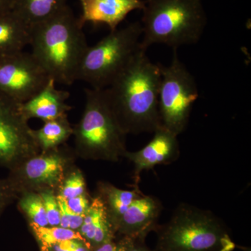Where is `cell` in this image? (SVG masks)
Returning <instances> with one entry per match:
<instances>
[{
	"label": "cell",
	"mask_w": 251,
	"mask_h": 251,
	"mask_svg": "<svg viewBox=\"0 0 251 251\" xmlns=\"http://www.w3.org/2000/svg\"><path fill=\"white\" fill-rule=\"evenodd\" d=\"M160 63L140 49L106 90L112 110L126 134L153 133L162 126L158 95Z\"/></svg>",
	"instance_id": "6da1fadb"
},
{
	"label": "cell",
	"mask_w": 251,
	"mask_h": 251,
	"mask_svg": "<svg viewBox=\"0 0 251 251\" xmlns=\"http://www.w3.org/2000/svg\"><path fill=\"white\" fill-rule=\"evenodd\" d=\"M83 26L68 5L31 27V52L56 83L72 85L88 49Z\"/></svg>",
	"instance_id": "7a4b0ae2"
},
{
	"label": "cell",
	"mask_w": 251,
	"mask_h": 251,
	"mask_svg": "<svg viewBox=\"0 0 251 251\" xmlns=\"http://www.w3.org/2000/svg\"><path fill=\"white\" fill-rule=\"evenodd\" d=\"M143 11L140 48L145 51L154 44L177 50L197 44L206 24L201 0H146Z\"/></svg>",
	"instance_id": "3957f363"
},
{
	"label": "cell",
	"mask_w": 251,
	"mask_h": 251,
	"mask_svg": "<svg viewBox=\"0 0 251 251\" xmlns=\"http://www.w3.org/2000/svg\"><path fill=\"white\" fill-rule=\"evenodd\" d=\"M80 121L73 127L77 154L85 159L120 161L125 157L126 133L112 110L106 90L86 89Z\"/></svg>",
	"instance_id": "277c9868"
},
{
	"label": "cell",
	"mask_w": 251,
	"mask_h": 251,
	"mask_svg": "<svg viewBox=\"0 0 251 251\" xmlns=\"http://www.w3.org/2000/svg\"><path fill=\"white\" fill-rule=\"evenodd\" d=\"M234 248L219 218L183 203L160 228L156 251H232Z\"/></svg>",
	"instance_id": "5b68a950"
},
{
	"label": "cell",
	"mask_w": 251,
	"mask_h": 251,
	"mask_svg": "<svg viewBox=\"0 0 251 251\" xmlns=\"http://www.w3.org/2000/svg\"><path fill=\"white\" fill-rule=\"evenodd\" d=\"M142 36L141 23L136 21L110 31L97 44L89 46L81 62L77 80L87 82L93 89L108 88L141 49Z\"/></svg>",
	"instance_id": "8992f818"
},
{
	"label": "cell",
	"mask_w": 251,
	"mask_h": 251,
	"mask_svg": "<svg viewBox=\"0 0 251 251\" xmlns=\"http://www.w3.org/2000/svg\"><path fill=\"white\" fill-rule=\"evenodd\" d=\"M173 60L161 67L158 109L162 126L178 135L186 130L193 105L199 97L196 80L173 50Z\"/></svg>",
	"instance_id": "52a82bcc"
},
{
	"label": "cell",
	"mask_w": 251,
	"mask_h": 251,
	"mask_svg": "<svg viewBox=\"0 0 251 251\" xmlns=\"http://www.w3.org/2000/svg\"><path fill=\"white\" fill-rule=\"evenodd\" d=\"M21 103L0 91V168L14 169L41 152Z\"/></svg>",
	"instance_id": "ba28073f"
},
{
	"label": "cell",
	"mask_w": 251,
	"mask_h": 251,
	"mask_svg": "<svg viewBox=\"0 0 251 251\" xmlns=\"http://www.w3.org/2000/svg\"><path fill=\"white\" fill-rule=\"evenodd\" d=\"M69 156L59 148L41 151L11 170L7 178L19 196L27 191H52L57 194L72 166Z\"/></svg>",
	"instance_id": "9c48e42d"
},
{
	"label": "cell",
	"mask_w": 251,
	"mask_h": 251,
	"mask_svg": "<svg viewBox=\"0 0 251 251\" xmlns=\"http://www.w3.org/2000/svg\"><path fill=\"white\" fill-rule=\"evenodd\" d=\"M50 78L31 53L22 51L0 57V91L18 103L34 97Z\"/></svg>",
	"instance_id": "30bf717a"
},
{
	"label": "cell",
	"mask_w": 251,
	"mask_h": 251,
	"mask_svg": "<svg viewBox=\"0 0 251 251\" xmlns=\"http://www.w3.org/2000/svg\"><path fill=\"white\" fill-rule=\"evenodd\" d=\"M154 135L142 150L135 152L127 151L125 157L134 164V180L138 185L140 173L152 169L157 165L168 164L177 159L179 156L178 135L163 126L153 132Z\"/></svg>",
	"instance_id": "8fae6325"
},
{
	"label": "cell",
	"mask_w": 251,
	"mask_h": 251,
	"mask_svg": "<svg viewBox=\"0 0 251 251\" xmlns=\"http://www.w3.org/2000/svg\"><path fill=\"white\" fill-rule=\"evenodd\" d=\"M163 206L157 198L142 195L114 225L115 232L125 237L144 238L156 227Z\"/></svg>",
	"instance_id": "7c38bea8"
},
{
	"label": "cell",
	"mask_w": 251,
	"mask_h": 251,
	"mask_svg": "<svg viewBox=\"0 0 251 251\" xmlns=\"http://www.w3.org/2000/svg\"><path fill=\"white\" fill-rule=\"evenodd\" d=\"M82 14L78 18L82 26L87 23L105 24L110 31L116 30L128 14L135 10H143V0H79Z\"/></svg>",
	"instance_id": "4fadbf2b"
},
{
	"label": "cell",
	"mask_w": 251,
	"mask_h": 251,
	"mask_svg": "<svg viewBox=\"0 0 251 251\" xmlns=\"http://www.w3.org/2000/svg\"><path fill=\"white\" fill-rule=\"evenodd\" d=\"M70 93L58 90L54 79L50 78L44 88L27 101L21 103L23 113L27 120L36 118L44 122L67 116L72 110L67 100Z\"/></svg>",
	"instance_id": "5bb4252c"
},
{
	"label": "cell",
	"mask_w": 251,
	"mask_h": 251,
	"mask_svg": "<svg viewBox=\"0 0 251 251\" xmlns=\"http://www.w3.org/2000/svg\"><path fill=\"white\" fill-rule=\"evenodd\" d=\"M78 232L92 251L94 248L114 239L115 230L105 204L99 196L91 199L90 207L85 213Z\"/></svg>",
	"instance_id": "9a60e30c"
},
{
	"label": "cell",
	"mask_w": 251,
	"mask_h": 251,
	"mask_svg": "<svg viewBox=\"0 0 251 251\" xmlns=\"http://www.w3.org/2000/svg\"><path fill=\"white\" fill-rule=\"evenodd\" d=\"M30 41L31 27L12 9L0 16V57L22 52Z\"/></svg>",
	"instance_id": "2e32d148"
},
{
	"label": "cell",
	"mask_w": 251,
	"mask_h": 251,
	"mask_svg": "<svg viewBox=\"0 0 251 251\" xmlns=\"http://www.w3.org/2000/svg\"><path fill=\"white\" fill-rule=\"evenodd\" d=\"M67 1V0H14L12 10L31 27L65 7Z\"/></svg>",
	"instance_id": "e0dca14e"
},
{
	"label": "cell",
	"mask_w": 251,
	"mask_h": 251,
	"mask_svg": "<svg viewBox=\"0 0 251 251\" xmlns=\"http://www.w3.org/2000/svg\"><path fill=\"white\" fill-rule=\"evenodd\" d=\"M99 196L105 204L112 227L132 202L143 195L138 188L133 191H126L104 182L99 184Z\"/></svg>",
	"instance_id": "ac0fdd59"
},
{
	"label": "cell",
	"mask_w": 251,
	"mask_h": 251,
	"mask_svg": "<svg viewBox=\"0 0 251 251\" xmlns=\"http://www.w3.org/2000/svg\"><path fill=\"white\" fill-rule=\"evenodd\" d=\"M34 135L41 151L59 148L73 135V127L67 116L44 122Z\"/></svg>",
	"instance_id": "d6986e66"
},
{
	"label": "cell",
	"mask_w": 251,
	"mask_h": 251,
	"mask_svg": "<svg viewBox=\"0 0 251 251\" xmlns=\"http://www.w3.org/2000/svg\"><path fill=\"white\" fill-rule=\"evenodd\" d=\"M31 232L39 242L41 250L51 247L57 243L72 239L85 241L78 231L64 228L61 226H46L39 227L29 224Z\"/></svg>",
	"instance_id": "ffe728a7"
},
{
	"label": "cell",
	"mask_w": 251,
	"mask_h": 251,
	"mask_svg": "<svg viewBox=\"0 0 251 251\" xmlns=\"http://www.w3.org/2000/svg\"><path fill=\"white\" fill-rule=\"evenodd\" d=\"M18 206L29 220L39 227L49 226L44 202L39 193L23 192L18 196Z\"/></svg>",
	"instance_id": "44dd1931"
},
{
	"label": "cell",
	"mask_w": 251,
	"mask_h": 251,
	"mask_svg": "<svg viewBox=\"0 0 251 251\" xmlns=\"http://www.w3.org/2000/svg\"><path fill=\"white\" fill-rule=\"evenodd\" d=\"M85 193L87 192L85 177L82 172L76 169L68 173L57 194L68 200Z\"/></svg>",
	"instance_id": "7402d4cb"
},
{
	"label": "cell",
	"mask_w": 251,
	"mask_h": 251,
	"mask_svg": "<svg viewBox=\"0 0 251 251\" xmlns=\"http://www.w3.org/2000/svg\"><path fill=\"white\" fill-rule=\"evenodd\" d=\"M57 199L60 212V224L59 226L64 228L78 231L83 222L85 216L78 215L73 212L68 206L67 200L60 195L57 194Z\"/></svg>",
	"instance_id": "603a6c76"
},
{
	"label": "cell",
	"mask_w": 251,
	"mask_h": 251,
	"mask_svg": "<svg viewBox=\"0 0 251 251\" xmlns=\"http://www.w3.org/2000/svg\"><path fill=\"white\" fill-rule=\"evenodd\" d=\"M44 202L49 226H59L60 212L57 193L52 191H44L39 193Z\"/></svg>",
	"instance_id": "cb8c5ba5"
},
{
	"label": "cell",
	"mask_w": 251,
	"mask_h": 251,
	"mask_svg": "<svg viewBox=\"0 0 251 251\" xmlns=\"http://www.w3.org/2000/svg\"><path fill=\"white\" fill-rule=\"evenodd\" d=\"M19 195L8 178L0 179V216Z\"/></svg>",
	"instance_id": "d4e9b609"
},
{
	"label": "cell",
	"mask_w": 251,
	"mask_h": 251,
	"mask_svg": "<svg viewBox=\"0 0 251 251\" xmlns=\"http://www.w3.org/2000/svg\"><path fill=\"white\" fill-rule=\"evenodd\" d=\"M41 251H92L87 242L80 239L64 241Z\"/></svg>",
	"instance_id": "484cf974"
},
{
	"label": "cell",
	"mask_w": 251,
	"mask_h": 251,
	"mask_svg": "<svg viewBox=\"0 0 251 251\" xmlns=\"http://www.w3.org/2000/svg\"><path fill=\"white\" fill-rule=\"evenodd\" d=\"M68 206L71 210L78 215L85 216V213L90 207L91 199L87 193L67 200Z\"/></svg>",
	"instance_id": "4316f807"
},
{
	"label": "cell",
	"mask_w": 251,
	"mask_h": 251,
	"mask_svg": "<svg viewBox=\"0 0 251 251\" xmlns=\"http://www.w3.org/2000/svg\"><path fill=\"white\" fill-rule=\"evenodd\" d=\"M131 237H125L118 242H114V239L100 244L94 248L92 251H128Z\"/></svg>",
	"instance_id": "83f0119b"
},
{
	"label": "cell",
	"mask_w": 251,
	"mask_h": 251,
	"mask_svg": "<svg viewBox=\"0 0 251 251\" xmlns=\"http://www.w3.org/2000/svg\"><path fill=\"white\" fill-rule=\"evenodd\" d=\"M138 239L139 238H131L128 251H151L143 244V242H142L143 239L140 243L138 242Z\"/></svg>",
	"instance_id": "f1b7e54d"
},
{
	"label": "cell",
	"mask_w": 251,
	"mask_h": 251,
	"mask_svg": "<svg viewBox=\"0 0 251 251\" xmlns=\"http://www.w3.org/2000/svg\"><path fill=\"white\" fill-rule=\"evenodd\" d=\"M14 0H0V16L12 9Z\"/></svg>",
	"instance_id": "f546056e"
}]
</instances>
